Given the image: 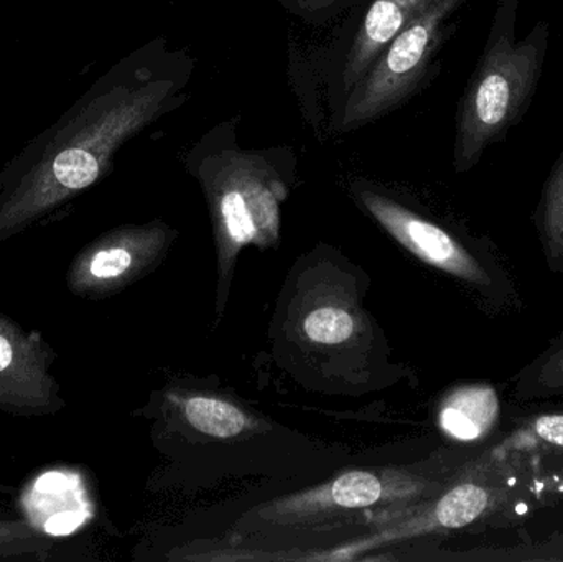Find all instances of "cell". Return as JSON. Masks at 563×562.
Listing matches in <instances>:
<instances>
[{"instance_id":"obj_9","label":"cell","mask_w":563,"mask_h":562,"mask_svg":"<svg viewBox=\"0 0 563 562\" xmlns=\"http://www.w3.org/2000/svg\"><path fill=\"white\" fill-rule=\"evenodd\" d=\"M412 492L413 488L399 478L353 471L340 475L330 484L274 502L261 515L274 524H313L333 515L366 510L383 502L397 500Z\"/></svg>"},{"instance_id":"obj_17","label":"cell","mask_w":563,"mask_h":562,"mask_svg":"<svg viewBox=\"0 0 563 562\" xmlns=\"http://www.w3.org/2000/svg\"><path fill=\"white\" fill-rule=\"evenodd\" d=\"M291 15L310 25L330 22L344 10L353 9L360 0H277Z\"/></svg>"},{"instance_id":"obj_14","label":"cell","mask_w":563,"mask_h":562,"mask_svg":"<svg viewBox=\"0 0 563 562\" xmlns=\"http://www.w3.org/2000/svg\"><path fill=\"white\" fill-rule=\"evenodd\" d=\"M519 399H544L563 396V333L518 376Z\"/></svg>"},{"instance_id":"obj_15","label":"cell","mask_w":563,"mask_h":562,"mask_svg":"<svg viewBox=\"0 0 563 562\" xmlns=\"http://www.w3.org/2000/svg\"><path fill=\"white\" fill-rule=\"evenodd\" d=\"M55 548V538L29 521L0 520V560H42Z\"/></svg>"},{"instance_id":"obj_12","label":"cell","mask_w":563,"mask_h":562,"mask_svg":"<svg viewBox=\"0 0 563 562\" xmlns=\"http://www.w3.org/2000/svg\"><path fill=\"white\" fill-rule=\"evenodd\" d=\"M181 409L197 431L211 438H236L251 426L250 418L238 406L211 396H190L184 399Z\"/></svg>"},{"instance_id":"obj_16","label":"cell","mask_w":563,"mask_h":562,"mask_svg":"<svg viewBox=\"0 0 563 562\" xmlns=\"http://www.w3.org/2000/svg\"><path fill=\"white\" fill-rule=\"evenodd\" d=\"M305 335L320 345H338L354 333V319L347 310L321 307L305 319Z\"/></svg>"},{"instance_id":"obj_10","label":"cell","mask_w":563,"mask_h":562,"mask_svg":"<svg viewBox=\"0 0 563 562\" xmlns=\"http://www.w3.org/2000/svg\"><path fill=\"white\" fill-rule=\"evenodd\" d=\"M501 403L498 393L486 385H472L456 389L443 401L440 426L446 434L459 441L485 438L499 419Z\"/></svg>"},{"instance_id":"obj_13","label":"cell","mask_w":563,"mask_h":562,"mask_svg":"<svg viewBox=\"0 0 563 562\" xmlns=\"http://www.w3.org/2000/svg\"><path fill=\"white\" fill-rule=\"evenodd\" d=\"M489 505V494L478 484H462L443 495L430 514H427L430 530L432 528L468 527L478 520Z\"/></svg>"},{"instance_id":"obj_3","label":"cell","mask_w":563,"mask_h":562,"mask_svg":"<svg viewBox=\"0 0 563 562\" xmlns=\"http://www.w3.org/2000/svg\"><path fill=\"white\" fill-rule=\"evenodd\" d=\"M521 0H498L485 52L470 78L456 114L453 167L472 170L489 145L521 121L539 86L549 25L538 23L521 42L515 26Z\"/></svg>"},{"instance_id":"obj_7","label":"cell","mask_w":563,"mask_h":562,"mask_svg":"<svg viewBox=\"0 0 563 562\" xmlns=\"http://www.w3.org/2000/svg\"><path fill=\"white\" fill-rule=\"evenodd\" d=\"M56 352L36 330L0 312V412L13 418H48L66 409L53 375Z\"/></svg>"},{"instance_id":"obj_1","label":"cell","mask_w":563,"mask_h":562,"mask_svg":"<svg viewBox=\"0 0 563 562\" xmlns=\"http://www.w3.org/2000/svg\"><path fill=\"white\" fill-rule=\"evenodd\" d=\"M195 58L148 40L102 73L0 172V243L25 233L108 177L115 154L190 92Z\"/></svg>"},{"instance_id":"obj_8","label":"cell","mask_w":563,"mask_h":562,"mask_svg":"<svg viewBox=\"0 0 563 562\" xmlns=\"http://www.w3.org/2000/svg\"><path fill=\"white\" fill-rule=\"evenodd\" d=\"M432 0H360L333 53L330 96L336 114L354 86L366 75L387 43Z\"/></svg>"},{"instance_id":"obj_18","label":"cell","mask_w":563,"mask_h":562,"mask_svg":"<svg viewBox=\"0 0 563 562\" xmlns=\"http://www.w3.org/2000/svg\"><path fill=\"white\" fill-rule=\"evenodd\" d=\"M536 434L541 441L563 448V415H545L536 421Z\"/></svg>"},{"instance_id":"obj_2","label":"cell","mask_w":563,"mask_h":562,"mask_svg":"<svg viewBox=\"0 0 563 562\" xmlns=\"http://www.w3.org/2000/svg\"><path fill=\"white\" fill-rule=\"evenodd\" d=\"M238 124L233 118L213 125L185 158L210 205L224 273L247 244L267 247L279 241L280 207L297 165L287 145L241 147Z\"/></svg>"},{"instance_id":"obj_5","label":"cell","mask_w":563,"mask_h":562,"mask_svg":"<svg viewBox=\"0 0 563 562\" xmlns=\"http://www.w3.org/2000/svg\"><path fill=\"white\" fill-rule=\"evenodd\" d=\"M356 198L400 246L423 263L468 284L493 302L511 299V283L495 257L475 253L445 228L427 220L389 195L357 187Z\"/></svg>"},{"instance_id":"obj_11","label":"cell","mask_w":563,"mask_h":562,"mask_svg":"<svg viewBox=\"0 0 563 562\" xmlns=\"http://www.w3.org/2000/svg\"><path fill=\"white\" fill-rule=\"evenodd\" d=\"M538 231L551 269L563 271V152L555 162L538 208Z\"/></svg>"},{"instance_id":"obj_6","label":"cell","mask_w":563,"mask_h":562,"mask_svg":"<svg viewBox=\"0 0 563 562\" xmlns=\"http://www.w3.org/2000/svg\"><path fill=\"white\" fill-rule=\"evenodd\" d=\"M170 234L158 221L106 231L73 257L65 274L66 289L85 300L115 296L154 269L170 243Z\"/></svg>"},{"instance_id":"obj_4","label":"cell","mask_w":563,"mask_h":562,"mask_svg":"<svg viewBox=\"0 0 563 562\" xmlns=\"http://www.w3.org/2000/svg\"><path fill=\"white\" fill-rule=\"evenodd\" d=\"M468 0H432L387 43L333 115L334 131L350 134L406 104L426 82L433 59Z\"/></svg>"}]
</instances>
